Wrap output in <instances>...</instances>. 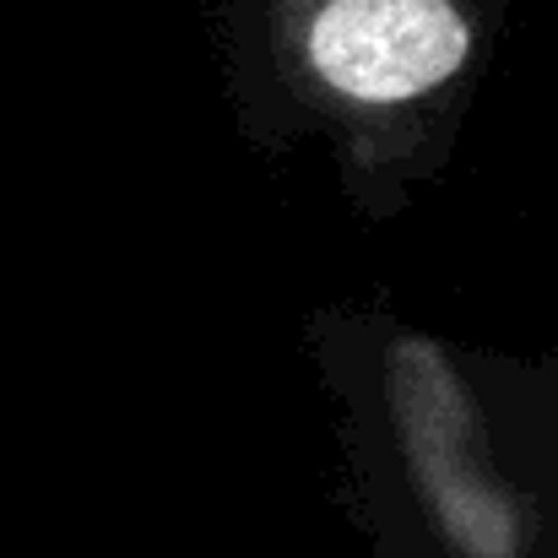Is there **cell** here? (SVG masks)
I'll return each mask as SVG.
<instances>
[{
    "label": "cell",
    "instance_id": "cell-1",
    "mask_svg": "<svg viewBox=\"0 0 558 558\" xmlns=\"http://www.w3.org/2000/svg\"><path fill=\"white\" fill-rule=\"evenodd\" d=\"M222 33L244 131L326 136L348 195L385 217L450 158L494 0H222Z\"/></svg>",
    "mask_w": 558,
    "mask_h": 558
},
{
    "label": "cell",
    "instance_id": "cell-2",
    "mask_svg": "<svg viewBox=\"0 0 558 558\" xmlns=\"http://www.w3.org/2000/svg\"><path fill=\"white\" fill-rule=\"evenodd\" d=\"M320 364L348 407L359 510L390 558H543V494L510 379L390 310L320 315Z\"/></svg>",
    "mask_w": 558,
    "mask_h": 558
}]
</instances>
